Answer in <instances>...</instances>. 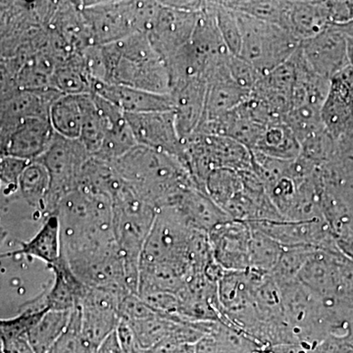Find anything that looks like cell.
<instances>
[{
  "mask_svg": "<svg viewBox=\"0 0 353 353\" xmlns=\"http://www.w3.org/2000/svg\"><path fill=\"white\" fill-rule=\"evenodd\" d=\"M125 116L138 145L173 157L185 169V143L176 131L174 111Z\"/></svg>",
  "mask_w": 353,
  "mask_h": 353,
  "instance_id": "7",
  "label": "cell"
},
{
  "mask_svg": "<svg viewBox=\"0 0 353 353\" xmlns=\"http://www.w3.org/2000/svg\"><path fill=\"white\" fill-rule=\"evenodd\" d=\"M236 13L241 30L240 57L262 77L287 62L299 50L301 41L277 25Z\"/></svg>",
  "mask_w": 353,
  "mask_h": 353,
  "instance_id": "5",
  "label": "cell"
},
{
  "mask_svg": "<svg viewBox=\"0 0 353 353\" xmlns=\"http://www.w3.org/2000/svg\"><path fill=\"white\" fill-rule=\"evenodd\" d=\"M228 8L234 12L245 14L254 19L277 25L287 30L288 15L290 1H277V0H236V1H222Z\"/></svg>",
  "mask_w": 353,
  "mask_h": 353,
  "instance_id": "27",
  "label": "cell"
},
{
  "mask_svg": "<svg viewBox=\"0 0 353 353\" xmlns=\"http://www.w3.org/2000/svg\"><path fill=\"white\" fill-rule=\"evenodd\" d=\"M55 134L50 117L24 118L7 141L6 155L36 161L48 150Z\"/></svg>",
  "mask_w": 353,
  "mask_h": 353,
  "instance_id": "12",
  "label": "cell"
},
{
  "mask_svg": "<svg viewBox=\"0 0 353 353\" xmlns=\"http://www.w3.org/2000/svg\"><path fill=\"white\" fill-rule=\"evenodd\" d=\"M19 243V250L1 254L0 257L25 255L41 260L48 267L57 263L61 257V234L57 214L46 217L36 236L30 241H20Z\"/></svg>",
  "mask_w": 353,
  "mask_h": 353,
  "instance_id": "19",
  "label": "cell"
},
{
  "mask_svg": "<svg viewBox=\"0 0 353 353\" xmlns=\"http://www.w3.org/2000/svg\"><path fill=\"white\" fill-rule=\"evenodd\" d=\"M50 190V176L43 164L30 162L21 175L19 190L24 201L43 213L44 203Z\"/></svg>",
  "mask_w": 353,
  "mask_h": 353,
  "instance_id": "29",
  "label": "cell"
},
{
  "mask_svg": "<svg viewBox=\"0 0 353 353\" xmlns=\"http://www.w3.org/2000/svg\"><path fill=\"white\" fill-rule=\"evenodd\" d=\"M82 111V129L80 141L90 154L99 152L109 125L106 114L95 101L92 94L77 95Z\"/></svg>",
  "mask_w": 353,
  "mask_h": 353,
  "instance_id": "22",
  "label": "cell"
},
{
  "mask_svg": "<svg viewBox=\"0 0 353 353\" xmlns=\"http://www.w3.org/2000/svg\"><path fill=\"white\" fill-rule=\"evenodd\" d=\"M228 70L234 82L250 92L262 77L252 64L243 58L234 55L229 58Z\"/></svg>",
  "mask_w": 353,
  "mask_h": 353,
  "instance_id": "32",
  "label": "cell"
},
{
  "mask_svg": "<svg viewBox=\"0 0 353 353\" xmlns=\"http://www.w3.org/2000/svg\"><path fill=\"white\" fill-rule=\"evenodd\" d=\"M326 2L290 1L287 31L299 41L317 36L329 28Z\"/></svg>",
  "mask_w": 353,
  "mask_h": 353,
  "instance_id": "20",
  "label": "cell"
},
{
  "mask_svg": "<svg viewBox=\"0 0 353 353\" xmlns=\"http://www.w3.org/2000/svg\"><path fill=\"white\" fill-rule=\"evenodd\" d=\"M215 22L230 54L240 57L241 38L238 16L222 1H211Z\"/></svg>",
  "mask_w": 353,
  "mask_h": 353,
  "instance_id": "31",
  "label": "cell"
},
{
  "mask_svg": "<svg viewBox=\"0 0 353 353\" xmlns=\"http://www.w3.org/2000/svg\"><path fill=\"white\" fill-rule=\"evenodd\" d=\"M206 92L208 81L204 78L190 79L172 90L171 95L175 101L176 131L183 141L192 136L201 124Z\"/></svg>",
  "mask_w": 353,
  "mask_h": 353,
  "instance_id": "14",
  "label": "cell"
},
{
  "mask_svg": "<svg viewBox=\"0 0 353 353\" xmlns=\"http://www.w3.org/2000/svg\"><path fill=\"white\" fill-rule=\"evenodd\" d=\"M169 208H175L190 227L208 234L221 223L232 220L205 192L196 187L183 190Z\"/></svg>",
  "mask_w": 353,
  "mask_h": 353,
  "instance_id": "16",
  "label": "cell"
},
{
  "mask_svg": "<svg viewBox=\"0 0 353 353\" xmlns=\"http://www.w3.org/2000/svg\"><path fill=\"white\" fill-rule=\"evenodd\" d=\"M208 239L213 259L223 270H250L252 228L248 222L229 220L221 223L209 232Z\"/></svg>",
  "mask_w": 353,
  "mask_h": 353,
  "instance_id": "8",
  "label": "cell"
},
{
  "mask_svg": "<svg viewBox=\"0 0 353 353\" xmlns=\"http://www.w3.org/2000/svg\"><path fill=\"white\" fill-rule=\"evenodd\" d=\"M252 150L275 159L290 161L299 157L301 143L284 121H278L267 125Z\"/></svg>",
  "mask_w": 353,
  "mask_h": 353,
  "instance_id": "21",
  "label": "cell"
},
{
  "mask_svg": "<svg viewBox=\"0 0 353 353\" xmlns=\"http://www.w3.org/2000/svg\"><path fill=\"white\" fill-rule=\"evenodd\" d=\"M81 334L94 353L118 328L121 318L117 312L94 308H81Z\"/></svg>",
  "mask_w": 353,
  "mask_h": 353,
  "instance_id": "25",
  "label": "cell"
},
{
  "mask_svg": "<svg viewBox=\"0 0 353 353\" xmlns=\"http://www.w3.org/2000/svg\"><path fill=\"white\" fill-rule=\"evenodd\" d=\"M4 353H34L28 336H16L2 341Z\"/></svg>",
  "mask_w": 353,
  "mask_h": 353,
  "instance_id": "34",
  "label": "cell"
},
{
  "mask_svg": "<svg viewBox=\"0 0 353 353\" xmlns=\"http://www.w3.org/2000/svg\"><path fill=\"white\" fill-rule=\"evenodd\" d=\"M1 188H2V185H1V182H0V190H1ZM0 229H1V228H0Z\"/></svg>",
  "mask_w": 353,
  "mask_h": 353,
  "instance_id": "39",
  "label": "cell"
},
{
  "mask_svg": "<svg viewBox=\"0 0 353 353\" xmlns=\"http://www.w3.org/2000/svg\"><path fill=\"white\" fill-rule=\"evenodd\" d=\"M160 9L146 32L152 48L166 61L176 51L190 43L201 13L188 12L164 6Z\"/></svg>",
  "mask_w": 353,
  "mask_h": 353,
  "instance_id": "9",
  "label": "cell"
},
{
  "mask_svg": "<svg viewBox=\"0 0 353 353\" xmlns=\"http://www.w3.org/2000/svg\"><path fill=\"white\" fill-rule=\"evenodd\" d=\"M30 162L18 158L2 155L0 157V182L8 192L19 190L21 175Z\"/></svg>",
  "mask_w": 353,
  "mask_h": 353,
  "instance_id": "33",
  "label": "cell"
},
{
  "mask_svg": "<svg viewBox=\"0 0 353 353\" xmlns=\"http://www.w3.org/2000/svg\"><path fill=\"white\" fill-rule=\"evenodd\" d=\"M243 189L240 171L227 168L211 172L203 185V192L222 209Z\"/></svg>",
  "mask_w": 353,
  "mask_h": 353,
  "instance_id": "30",
  "label": "cell"
},
{
  "mask_svg": "<svg viewBox=\"0 0 353 353\" xmlns=\"http://www.w3.org/2000/svg\"><path fill=\"white\" fill-rule=\"evenodd\" d=\"M160 2H94L85 4L81 12L94 46H106L132 36L148 32L160 9Z\"/></svg>",
  "mask_w": 353,
  "mask_h": 353,
  "instance_id": "4",
  "label": "cell"
},
{
  "mask_svg": "<svg viewBox=\"0 0 353 353\" xmlns=\"http://www.w3.org/2000/svg\"><path fill=\"white\" fill-rule=\"evenodd\" d=\"M111 164L117 175L157 210L172 206L187 188H197L180 162L145 146H134Z\"/></svg>",
  "mask_w": 353,
  "mask_h": 353,
  "instance_id": "1",
  "label": "cell"
},
{
  "mask_svg": "<svg viewBox=\"0 0 353 353\" xmlns=\"http://www.w3.org/2000/svg\"><path fill=\"white\" fill-rule=\"evenodd\" d=\"M51 81L55 90L62 94L79 95L92 92V78L85 69L82 53L57 67Z\"/></svg>",
  "mask_w": 353,
  "mask_h": 353,
  "instance_id": "26",
  "label": "cell"
},
{
  "mask_svg": "<svg viewBox=\"0 0 353 353\" xmlns=\"http://www.w3.org/2000/svg\"><path fill=\"white\" fill-rule=\"evenodd\" d=\"M252 228V239L250 246V269L261 275H271L275 270L284 248L263 232Z\"/></svg>",
  "mask_w": 353,
  "mask_h": 353,
  "instance_id": "28",
  "label": "cell"
},
{
  "mask_svg": "<svg viewBox=\"0 0 353 353\" xmlns=\"http://www.w3.org/2000/svg\"><path fill=\"white\" fill-rule=\"evenodd\" d=\"M105 80L114 85L171 94L170 76L163 59L152 48L146 32L101 46Z\"/></svg>",
  "mask_w": 353,
  "mask_h": 353,
  "instance_id": "2",
  "label": "cell"
},
{
  "mask_svg": "<svg viewBox=\"0 0 353 353\" xmlns=\"http://www.w3.org/2000/svg\"><path fill=\"white\" fill-rule=\"evenodd\" d=\"M0 353H4L3 348H2V343H0Z\"/></svg>",
  "mask_w": 353,
  "mask_h": 353,
  "instance_id": "37",
  "label": "cell"
},
{
  "mask_svg": "<svg viewBox=\"0 0 353 353\" xmlns=\"http://www.w3.org/2000/svg\"><path fill=\"white\" fill-rule=\"evenodd\" d=\"M72 311L48 310L28 334L34 353H48L68 327Z\"/></svg>",
  "mask_w": 353,
  "mask_h": 353,
  "instance_id": "24",
  "label": "cell"
},
{
  "mask_svg": "<svg viewBox=\"0 0 353 353\" xmlns=\"http://www.w3.org/2000/svg\"><path fill=\"white\" fill-rule=\"evenodd\" d=\"M206 81L208 92L201 122L225 115L238 108L250 97V92L236 85L230 76L228 62L213 70Z\"/></svg>",
  "mask_w": 353,
  "mask_h": 353,
  "instance_id": "15",
  "label": "cell"
},
{
  "mask_svg": "<svg viewBox=\"0 0 353 353\" xmlns=\"http://www.w3.org/2000/svg\"><path fill=\"white\" fill-rule=\"evenodd\" d=\"M92 94H94L95 101L108 116L109 121L108 131H106L101 148L92 157L109 162V163H113L116 160L124 157L134 146L138 145V143L134 139L125 114L99 95Z\"/></svg>",
  "mask_w": 353,
  "mask_h": 353,
  "instance_id": "18",
  "label": "cell"
},
{
  "mask_svg": "<svg viewBox=\"0 0 353 353\" xmlns=\"http://www.w3.org/2000/svg\"><path fill=\"white\" fill-rule=\"evenodd\" d=\"M299 50L312 71L327 80L343 71L347 64V43L343 34L333 28L301 41Z\"/></svg>",
  "mask_w": 353,
  "mask_h": 353,
  "instance_id": "10",
  "label": "cell"
},
{
  "mask_svg": "<svg viewBox=\"0 0 353 353\" xmlns=\"http://www.w3.org/2000/svg\"><path fill=\"white\" fill-rule=\"evenodd\" d=\"M4 236H6V233L2 231V229H0V243H1L2 240H3Z\"/></svg>",
  "mask_w": 353,
  "mask_h": 353,
  "instance_id": "36",
  "label": "cell"
},
{
  "mask_svg": "<svg viewBox=\"0 0 353 353\" xmlns=\"http://www.w3.org/2000/svg\"><path fill=\"white\" fill-rule=\"evenodd\" d=\"M48 117L57 134L67 139H80L82 111L77 95H58L51 104Z\"/></svg>",
  "mask_w": 353,
  "mask_h": 353,
  "instance_id": "23",
  "label": "cell"
},
{
  "mask_svg": "<svg viewBox=\"0 0 353 353\" xmlns=\"http://www.w3.org/2000/svg\"><path fill=\"white\" fill-rule=\"evenodd\" d=\"M90 157L80 139L55 134L48 150L36 160L46 167L50 176V190L43 210L46 218L57 214L62 199L79 190L83 167Z\"/></svg>",
  "mask_w": 353,
  "mask_h": 353,
  "instance_id": "6",
  "label": "cell"
},
{
  "mask_svg": "<svg viewBox=\"0 0 353 353\" xmlns=\"http://www.w3.org/2000/svg\"><path fill=\"white\" fill-rule=\"evenodd\" d=\"M111 201L114 236L124 263L127 287L138 294L141 254L158 210L120 176L111 192Z\"/></svg>",
  "mask_w": 353,
  "mask_h": 353,
  "instance_id": "3",
  "label": "cell"
},
{
  "mask_svg": "<svg viewBox=\"0 0 353 353\" xmlns=\"http://www.w3.org/2000/svg\"><path fill=\"white\" fill-rule=\"evenodd\" d=\"M95 353H125L121 347L117 332H113L110 336L101 343V347Z\"/></svg>",
  "mask_w": 353,
  "mask_h": 353,
  "instance_id": "35",
  "label": "cell"
},
{
  "mask_svg": "<svg viewBox=\"0 0 353 353\" xmlns=\"http://www.w3.org/2000/svg\"><path fill=\"white\" fill-rule=\"evenodd\" d=\"M321 119L323 126L336 137L353 126V70H343L332 78Z\"/></svg>",
  "mask_w": 353,
  "mask_h": 353,
  "instance_id": "13",
  "label": "cell"
},
{
  "mask_svg": "<svg viewBox=\"0 0 353 353\" xmlns=\"http://www.w3.org/2000/svg\"><path fill=\"white\" fill-rule=\"evenodd\" d=\"M112 103L124 114L175 111L171 94H153L145 90L92 80V92Z\"/></svg>",
  "mask_w": 353,
  "mask_h": 353,
  "instance_id": "11",
  "label": "cell"
},
{
  "mask_svg": "<svg viewBox=\"0 0 353 353\" xmlns=\"http://www.w3.org/2000/svg\"><path fill=\"white\" fill-rule=\"evenodd\" d=\"M50 268L54 272L55 279L52 288L41 294L46 308L52 311H73L81 308L88 287L72 271L62 253L60 259Z\"/></svg>",
  "mask_w": 353,
  "mask_h": 353,
  "instance_id": "17",
  "label": "cell"
},
{
  "mask_svg": "<svg viewBox=\"0 0 353 353\" xmlns=\"http://www.w3.org/2000/svg\"><path fill=\"white\" fill-rule=\"evenodd\" d=\"M0 343H2V341H1V332H0Z\"/></svg>",
  "mask_w": 353,
  "mask_h": 353,
  "instance_id": "38",
  "label": "cell"
}]
</instances>
